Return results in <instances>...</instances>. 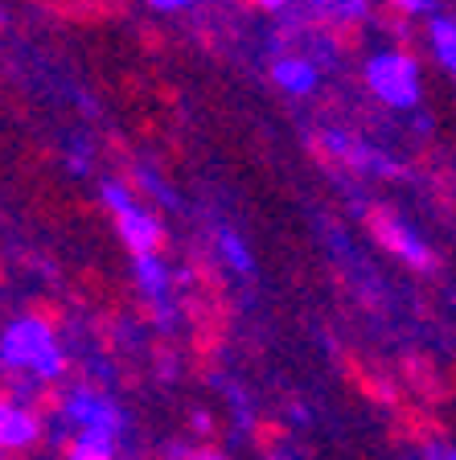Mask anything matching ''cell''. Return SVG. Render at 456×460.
Returning <instances> with one entry per match:
<instances>
[{
	"mask_svg": "<svg viewBox=\"0 0 456 460\" xmlns=\"http://www.w3.org/2000/svg\"><path fill=\"white\" fill-rule=\"evenodd\" d=\"M193 428H198V431H210V415H206V411H193Z\"/></svg>",
	"mask_w": 456,
	"mask_h": 460,
	"instance_id": "cell-22",
	"label": "cell"
},
{
	"mask_svg": "<svg viewBox=\"0 0 456 460\" xmlns=\"http://www.w3.org/2000/svg\"><path fill=\"white\" fill-rule=\"evenodd\" d=\"M428 41H432V54L440 58V66L448 75H456V21L452 17H432L428 21Z\"/></svg>",
	"mask_w": 456,
	"mask_h": 460,
	"instance_id": "cell-10",
	"label": "cell"
},
{
	"mask_svg": "<svg viewBox=\"0 0 456 460\" xmlns=\"http://www.w3.org/2000/svg\"><path fill=\"white\" fill-rule=\"evenodd\" d=\"M67 460H115V456H107V452H95V448H83V444H70Z\"/></svg>",
	"mask_w": 456,
	"mask_h": 460,
	"instance_id": "cell-18",
	"label": "cell"
},
{
	"mask_svg": "<svg viewBox=\"0 0 456 460\" xmlns=\"http://www.w3.org/2000/svg\"><path fill=\"white\" fill-rule=\"evenodd\" d=\"M366 86L390 111H416L419 107V62L403 49H382L366 62Z\"/></svg>",
	"mask_w": 456,
	"mask_h": 460,
	"instance_id": "cell-2",
	"label": "cell"
},
{
	"mask_svg": "<svg viewBox=\"0 0 456 460\" xmlns=\"http://www.w3.org/2000/svg\"><path fill=\"white\" fill-rule=\"evenodd\" d=\"M156 13H181V9H193L198 0H148Z\"/></svg>",
	"mask_w": 456,
	"mask_h": 460,
	"instance_id": "cell-19",
	"label": "cell"
},
{
	"mask_svg": "<svg viewBox=\"0 0 456 460\" xmlns=\"http://www.w3.org/2000/svg\"><path fill=\"white\" fill-rule=\"evenodd\" d=\"M419 460H456V444H444V440H428L419 448Z\"/></svg>",
	"mask_w": 456,
	"mask_h": 460,
	"instance_id": "cell-15",
	"label": "cell"
},
{
	"mask_svg": "<svg viewBox=\"0 0 456 460\" xmlns=\"http://www.w3.org/2000/svg\"><path fill=\"white\" fill-rule=\"evenodd\" d=\"M115 226H120V239H124V247L136 255H161V243H165V226L156 214L140 210V206H132V210H124L120 218H115Z\"/></svg>",
	"mask_w": 456,
	"mask_h": 460,
	"instance_id": "cell-6",
	"label": "cell"
},
{
	"mask_svg": "<svg viewBox=\"0 0 456 460\" xmlns=\"http://www.w3.org/2000/svg\"><path fill=\"white\" fill-rule=\"evenodd\" d=\"M99 201H103V206L115 214V218H120L124 210H132V206H136L132 190H128L124 181H115V177H103V181H99Z\"/></svg>",
	"mask_w": 456,
	"mask_h": 460,
	"instance_id": "cell-13",
	"label": "cell"
},
{
	"mask_svg": "<svg viewBox=\"0 0 456 460\" xmlns=\"http://www.w3.org/2000/svg\"><path fill=\"white\" fill-rule=\"evenodd\" d=\"M136 185H140V193H148L152 201H161V206H177L169 181H165V177L152 169V164H136Z\"/></svg>",
	"mask_w": 456,
	"mask_h": 460,
	"instance_id": "cell-12",
	"label": "cell"
},
{
	"mask_svg": "<svg viewBox=\"0 0 456 460\" xmlns=\"http://www.w3.org/2000/svg\"><path fill=\"white\" fill-rule=\"evenodd\" d=\"M371 230L379 234V243L387 251H395V255L407 263V268L416 271H428L432 263H436V255H432V247L424 239H419L416 230L407 226V222L399 218V214H390V210H371Z\"/></svg>",
	"mask_w": 456,
	"mask_h": 460,
	"instance_id": "cell-4",
	"label": "cell"
},
{
	"mask_svg": "<svg viewBox=\"0 0 456 460\" xmlns=\"http://www.w3.org/2000/svg\"><path fill=\"white\" fill-rule=\"evenodd\" d=\"M219 255L227 259V268L238 271V276H251V271H255V255H251V247L227 226L219 230Z\"/></svg>",
	"mask_w": 456,
	"mask_h": 460,
	"instance_id": "cell-11",
	"label": "cell"
},
{
	"mask_svg": "<svg viewBox=\"0 0 456 460\" xmlns=\"http://www.w3.org/2000/svg\"><path fill=\"white\" fill-rule=\"evenodd\" d=\"M272 460H300V456H296V452H288V448H276V452H272Z\"/></svg>",
	"mask_w": 456,
	"mask_h": 460,
	"instance_id": "cell-24",
	"label": "cell"
},
{
	"mask_svg": "<svg viewBox=\"0 0 456 460\" xmlns=\"http://www.w3.org/2000/svg\"><path fill=\"white\" fill-rule=\"evenodd\" d=\"M0 366L33 374L38 383H58L67 374V354L41 316H17L0 333Z\"/></svg>",
	"mask_w": 456,
	"mask_h": 460,
	"instance_id": "cell-1",
	"label": "cell"
},
{
	"mask_svg": "<svg viewBox=\"0 0 456 460\" xmlns=\"http://www.w3.org/2000/svg\"><path fill=\"white\" fill-rule=\"evenodd\" d=\"M272 83H276L280 91H288V95H313L321 75H317V62H308V58L280 54L276 62H272Z\"/></svg>",
	"mask_w": 456,
	"mask_h": 460,
	"instance_id": "cell-8",
	"label": "cell"
},
{
	"mask_svg": "<svg viewBox=\"0 0 456 460\" xmlns=\"http://www.w3.org/2000/svg\"><path fill=\"white\" fill-rule=\"evenodd\" d=\"M86 161H91V144H86V140H75V144H70V172H78V177H83V172H86Z\"/></svg>",
	"mask_w": 456,
	"mask_h": 460,
	"instance_id": "cell-17",
	"label": "cell"
},
{
	"mask_svg": "<svg viewBox=\"0 0 456 460\" xmlns=\"http://www.w3.org/2000/svg\"><path fill=\"white\" fill-rule=\"evenodd\" d=\"M132 279H136V288H140L152 305H165V300H169L173 271L165 268L161 255H136L132 259Z\"/></svg>",
	"mask_w": 456,
	"mask_h": 460,
	"instance_id": "cell-9",
	"label": "cell"
},
{
	"mask_svg": "<svg viewBox=\"0 0 456 460\" xmlns=\"http://www.w3.org/2000/svg\"><path fill=\"white\" fill-rule=\"evenodd\" d=\"M58 420H62V428H75V431L107 428V431H120V436H124V428H128V415L120 411L107 394L91 391V386H75V391L62 399V407H58Z\"/></svg>",
	"mask_w": 456,
	"mask_h": 460,
	"instance_id": "cell-3",
	"label": "cell"
},
{
	"mask_svg": "<svg viewBox=\"0 0 456 460\" xmlns=\"http://www.w3.org/2000/svg\"><path fill=\"white\" fill-rule=\"evenodd\" d=\"M41 440V420L25 402H0V452H25Z\"/></svg>",
	"mask_w": 456,
	"mask_h": 460,
	"instance_id": "cell-7",
	"label": "cell"
},
{
	"mask_svg": "<svg viewBox=\"0 0 456 460\" xmlns=\"http://www.w3.org/2000/svg\"><path fill=\"white\" fill-rule=\"evenodd\" d=\"M190 460H222L214 448H201V452H190Z\"/></svg>",
	"mask_w": 456,
	"mask_h": 460,
	"instance_id": "cell-23",
	"label": "cell"
},
{
	"mask_svg": "<svg viewBox=\"0 0 456 460\" xmlns=\"http://www.w3.org/2000/svg\"><path fill=\"white\" fill-rule=\"evenodd\" d=\"M288 415H292V420L300 423V428H304V423H308V420H313V415H308V407H292V411H288Z\"/></svg>",
	"mask_w": 456,
	"mask_h": 460,
	"instance_id": "cell-20",
	"label": "cell"
},
{
	"mask_svg": "<svg viewBox=\"0 0 456 460\" xmlns=\"http://www.w3.org/2000/svg\"><path fill=\"white\" fill-rule=\"evenodd\" d=\"M308 4H313L317 13H329V17H333V4H337V0H308Z\"/></svg>",
	"mask_w": 456,
	"mask_h": 460,
	"instance_id": "cell-21",
	"label": "cell"
},
{
	"mask_svg": "<svg viewBox=\"0 0 456 460\" xmlns=\"http://www.w3.org/2000/svg\"><path fill=\"white\" fill-rule=\"evenodd\" d=\"M321 148L333 156V161H345L350 169L371 172V177H399L403 172L387 153H379V148H371V144L353 140V136L342 132V128H329V132L321 136Z\"/></svg>",
	"mask_w": 456,
	"mask_h": 460,
	"instance_id": "cell-5",
	"label": "cell"
},
{
	"mask_svg": "<svg viewBox=\"0 0 456 460\" xmlns=\"http://www.w3.org/2000/svg\"><path fill=\"white\" fill-rule=\"evenodd\" d=\"M390 9H399L403 17H432V0H387Z\"/></svg>",
	"mask_w": 456,
	"mask_h": 460,
	"instance_id": "cell-16",
	"label": "cell"
},
{
	"mask_svg": "<svg viewBox=\"0 0 456 460\" xmlns=\"http://www.w3.org/2000/svg\"><path fill=\"white\" fill-rule=\"evenodd\" d=\"M227 399H230V407H235V428H238V431H251V428H255V415H251V402H247V394L238 391L235 383L227 386Z\"/></svg>",
	"mask_w": 456,
	"mask_h": 460,
	"instance_id": "cell-14",
	"label": "cell"
}]
</instances>
